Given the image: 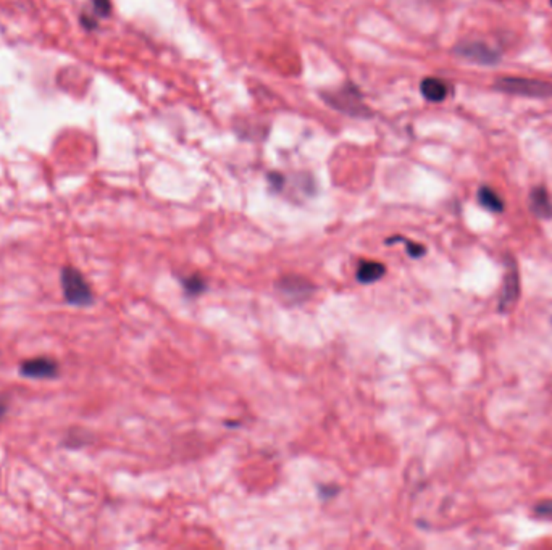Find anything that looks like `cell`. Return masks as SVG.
I'll list each match as a JSON object with an SVG mask.
<instances>
[{"mask_svg": "<svg viewBox=\"0 0 552 550\" xmlns=\"http://www.w3.org/2000/svg\"><path fill=\"white\" fill-rule=\"evenodd\" d=\"M60 281L63 295H65L68 304L76 306L92 305V302H94L92 289L80 270L73 268V266H65L60 271Z\"/></svg>", "mask_w": 552, "mask_h": 550, "instance_id": "1", "label": "cell"}, {"mask_svg": "<svg viewBox=\"0 0 552 550\" xmlns=\"http://www.w3.org/2000/svg\"><path fill=\"white\" fill-rule=\"evenodd\" d=\"M324 100L328 102V105H331L333 109L341 111L344 115L349 116H367L368 111L367 105L363 104V97L360 91L357 89V86L346 82L342 87H339L336 91H329L328 94H324Z\"/></svg>", "mask_w": 552, "mask_h": 550, "instance_id": "2", "label": "cell"}, {"mask_svg": "<svg viewBox=\"0 0 552 550\" xmlns=\"http://www.w3.org/2000/svg\"><path fill=\"white\" fill-rule=\"evenodd\" d=\"M497 91L515 94L530 99H549L552 97V84L540 80H530V77H499L494 84Z\"/></svg>", "mask_w": 552, "mask_h": 550, "instance_id": "3", "label": "cell"}, {"mask_svg": "<svg viewBox=\"0 0 552 550\" xmlns=\"http://www.w3.org/2000/svg\"><path fill=\"white\" fill-rule=\"evenodd\" d=\"M276 291L291 304H300L313 295L315 286L307 277L299 275H288L276 281Z\"/></svg>", "mask_w": 552, "mask_h": 550, "instance_id": "4", "label": "cell"}, {"mask_svg": "<svg viewBox=\"0 0 552 550\" xmlns=\"http://www.w3.org/2000/svg\"><path fill=\"white\" fill-rule=\"evenodd\" d=\"M504 264H506V275H504V287L501 299H499V311L507 313L515 306L520 297V275H518L517 262L512 257H506Z\"/></svg>", "mask_w": 552, "mask_h": 550, "instance_id": "5", "label": "cell"}, {"mask_svg": "<svg viewBox=\"0 0 552 550\" xmlns=\"http://www.w3.org/2000/svg\"><path fill=\"white\" fill-rule=\"evenodd\" d=\"M459 57L478 65H496L501 60V53L483 42H465L455 48Z\"/></svg>", "mask_w": 552, "mask_h": 550, "instance_id": "6", "label": "cell"}, {"mask_svg": "<svg viewBox=\"0 0 552 550\" xmlns=\"http://www.w3.org/2000/svg\"><path fill=\"white\" fill-rule=\"evenodd\" d=\"M60 373V367L53 358L37 357L24 360L19 365V374L29 379H53Z\"/></svg>", "mask_w": 552, "mask_h": 550, "instance_id": "7", "label": "cell"}, {"mask_svg": "<svg viewBox=\"0 0 552 550\" xmlns=\"http://www.w3.org/2000/svg\"><path fill=\"white\" fill-rule=\"evenodd\" d=\"M528 203H530V210L537 218H542V220H551L552 218V203L549 194L542 186L533 189L530 197H528Z\"/></svg>", "mask_w": 552, "mask_h": 550, "instance_id": "8", "label": "cell"}, {"mask_svg": "<svg viewBox=\"0 0 552 550\" xmlns=\"http://www.w3.org/2000/svg\"><path fill=\"white\" fill-rule=\"evenodd\" d=\"M385 275H386L385 264L375 260H362L356 271L357 282H360V284H373V282L380 281Z\"/></svg>", "mask_w": 552, "mask_h": 550, "instance_id": "9", "label": "cell"}, {"mask_svg": "<svg viewBox=\"0 0 552 550\" xmlns=\"http://www.w3.org/2000/svg\"><path fill=\"white\" fill-rule=\"evenodd\" d=\"M420 91L426 100L443 102L449 94V86L439 77H425L420 84Z\"/></svg>", "mask_w": 552, "mask_h": 550, "instance_id": "10", "label": "cell"}, {"mask_svg": "<svg viewBox=\"0 0 552 550\" xmlns=\"http://www.w3.org/2000/svg\"><path fill=\"white\" fill-rule=\"evenodd\" d=\"M478 203L486 210L493 213H502L504 208H506V203H504L502 197L494 191V189L488 186H481L478 189Z\"/></svg>", "mask_w": 552, "mask_h": 550, "instance_id": "11", "label": "cell"}, {"mask_svg": "<svg viewBox=\"0 0 552 550\" xmlns=\"http://www.w3.org/2000/svg\"><path fill=\"white\" fill-rule=\"evenodd\" d=\"M183 282V287H184V292H186V295L189 297H196V295H201L203 292L207 291V281L203 279V277L196 273V275H191V276H186Z\"/></svg>", "mask_w": 552, "mask_h": 550, "instance_id": "12", "label": "cell"}, {"mask_svg": "<svg viewBox=\"0 0 552 550\" xmlns=\"http://www.w3.org/2000/svg\"><path fill=\"white\" fill-rule=\"evenodd\" d=\"M396 242H402V244H405L407 254H409L412 259H420V257H423L426 254L425 246L416 244V242H412L410 239H405V237H401V236L389 237V239L386 241V244H396Z\"/></svg>", "mask_w": 552, "mask_h": 550, "instance_id": "13", "label": "cell"}, {"mask_svg": "<svg viewBox=\"0 0 552 550\" xmlns=\"http://www.w3.org/2000/svg\"><path fill=\"white\" fill-rule=\"evenodd\" d=\"M268 181L271 186H273V189H276V191H281L284 186V176L279 173H271L268 176Z\"/></svg>", "mask_w": 552, "mask_h": 550, "instance_id": "14", "label": "cell"}, {"mask_svg": "<svg viewBox=\"0 0 552 550\" xmlns=\"http://www.w3.org/2000/svg\"><path fill=\"white\" fill-rule=\"evenodd\" d=\"M536 513L541 517H552V502H542L537 505Z\"/></svg>", "mask_w": 552, "mask_h": 550, "instance_id": "15", "label": "cell"}, {"mask_svg": "<svg viewBox=\"0 0 552 550\" xmlns=\"http://www.w3.org/2000/svg\"><path fill=\"white\" fill-rule=\"evenodd\" d=\"M338 493H339V489H338V488H333V489H331V488H329V486H328V488H320V495H322L323 499H331L333 495H336Z\"/></svg>", "mask_w": 552, "mask_h": 550, "instance_id": "16", "label": "cell"}, {"mask_svg": "<svg viewBox=\"0 0 552 550\" xmlns=\"http://www.w3.org/2000/svg\"><path fill=\"white\" fill-rule=\"evenodd\" d=\"M8 405H10V398L7 396H0V418L8 412Z\"/></svg>", "mask_w": 552, "mask_h": 550, "instance_id": "17", "label": "cell"}, {"mask_svg": "<svg viewBox=\"0 0 552 550\" xmlns=\"http://www.w3.org/2000/svg\"><path fill=\"white\" fill-rule=\"evenodd\" d=\"M551 5H552V0H551Z\"/></svg>", "mask_w": 552, "mask_h": 550, "instance_id": "18", "label": "cell"}]
</instances>
